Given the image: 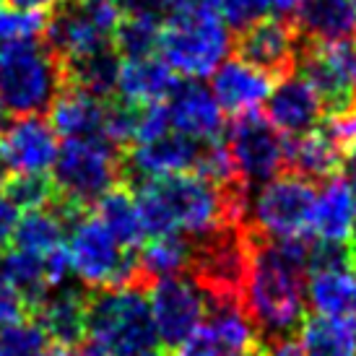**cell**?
<instances>
[{"instance_id":"ffe728a7","label":"cell","mask_w":356,"mask_h":356,"mask_svg":"<svg viewBox=\"0 0 356 356\" xmlns=\"http://www.w3.org/2000/svg\"><path fill=\"white\" fill-rule=\"evenodd\" d=\"M273 76L266 70L250 65L248 60H224L213 73L211 91L218 99L224 112L232 115H245V112H257L263 107L273 91Z\"/></svg>"},{"instance_id":"277c9868","label":"cell","mask_w":356,"mask_h":356,"mask_svg":"<svg viewBox=\"0 0 356 356\" xmlns=\"http://www.w3.org/2000/svg\"><path fill=\"white\" fill-rule=\"evenodd\" d=\"M65 86V65L47 44L21 42L0 50V112L42 115Z\"/></svg>"},{"instance_id":"484cf974","label":"cell","mask_w":356,"mask_h":356,"mask_svg":"<svg viewBox=\"0 0 356 356\" xmlns=\"http://www.w3.org/2000/svg\"><path fill=\"white\" fill-rule=\"evenodd\" d=\"M354 294L356 263L315 268L307 273V305L315 309V315L348 317L351 320Z\"/></svg>"},{"instance_id":"cb8c5ba5","label":"cell","mask_w":356,"mask_h":356,"mask_svg":"<svg viewBox=\"0 0 356 356\" xmlns=\"http://www.w3.org/2000/svg\"><path fill=\"white\" fill-rule=\"evenodd\" d=\"M104 118L107 102L76 86H65L50 107V125L63 140L102 136Z\"/></svg>"},{"instance_id":"e0dca14e","label":"cell","mask_w":356,"mask_h":356,"mask_svg":"<svg viewBox=\"0 0 356 356\" xmlns=\"http://www.w3.org/2000/svg\"><path fill=\"white\" fill-rule=\"evenodd\" d=\"M309 237L327 245H356V179L333 175L315 195Z\"/></svg>"},{"instance_id":"6da1fadb","label":"cell","mask_w":356,"mask_h":356,"mask_svg":"<svg viewBox=\"0 0 356 356\" xmlns=\"http://www.w3.org/2000/svg\"><path fill=\"white\" fill-rule=\"evenodd\" d=\"M250 185H218L198 172L138 182L136 200L149 237L185 234L203 239L229 224H245Z\"/></svg>"},{"instance_id":"5bb4252c","label":"cell","mask_w":356,"mask_h":356,"mask_svg":"<svg viewBox=\"0 0 356 356\" xmlns=\"http://www.w3.org/2000/svg\"><path fill=\"white\" fill-rule=\"evenodd\" d=\"M58 133L40 115L10 120L0 130V161L6 175H47L55 167Z\"/></svg>"},{"instance_id":"8fae6325","label":"cell","mask_w":356,"mask_h":356,"mask_svg":"<svg viewBox=\"0 0 356 356\" xmlns=\"http://www.w3.org/2000/svg\"><path fill=\"white\" fill-rule=\"evenodd\" d=\"M224 146L229 151L237 179L245 185H263L286 169V138L260 112L234 115L224 130Z\"/></svg>"},{"instance_id":"f6af8a7d","label":"cell","mask_w":356,"mask_h":356,"mask_svg":"<svg viewBox=\"0 0 356 356\" xmlns=\"http://www.w3.org/2000/svg\"><path fill=\"white\" fill-rule=\"evenodd\" d=\"M10 6L24 10H34V13H44V10H55L58 6H63L65 0H8Z\"/></svg>"},{"instance_id":"9c48e42d","label":"cell","mask_w":356,"mask_h":356,"mask_svg":"<svg viewBox=\"0 0 356 356\" xmlns=\"http://www.w3.org/2000/svg\"><path fill=\"white\" fill-rule=\"evenodd\" d=\"M315 188L297 175H278L250 190L245 224L266 239L309 237Z\"/></svg>"},{"instance_id":"4316f807","label":"cell","mask_w":356,"mask_h":356,"mask_svg":"<svg viewBox=\"0 0 356 356\" xmlns=\"http://www.w3.org/2000/svg\"><path fill=\"white\" fill-rule=\"evenodd\" d=\"M94 216L107 227V232L122 248L136 250L149 237L146 227H143V218H140L136 193H130L125 185H115L112 190H107L94 203Z\"/></svg>"},{"instance_id":"2e32d148","label":"cell","mask_w":356,"mask_h":356,"mask_svg":"<svg viewBox=\"0 0 356 356\" xmlns=\"http://www.w3.org/2000/svg\"><path fill=\"white\" fill-rule=\"evenodd\" d=\"M203 149H206V143L188 138L177 130H169L167 136L151 140V143L133 146L128 159H125V172L136 182L195 172L200 156H203Z\"/></svg>"},{"instance_id":"f35d334b","label":"cell","mask_w":356,"mask_h":356,"mask_svg":"<svg viewBox=\"0 0 356 356\" xmlns=\"http://www.w3.org/2000/svg\"><path fill=\"white\" fill-rule=\"evenodd\" d=\"M172 356H229V351L224 348L221 338L216 336V330L203 320V325L188 336L179 346L172 348Z\"/></svg>"},{"instance_id":"7c38bea8","label":"cell","mask_w":356,"mask_h":356,"mask_svg":"<svg viewBox=\"0 0 356 356\" xmlns=\"http://www.w3.org/2000/svg\"><path fill=\"white\" fill-rule=\"evenodd\" d=\"M149 302L159 343L164 348L179 346L193 336L208 312L206 291L193 276H167L149 284Z\"/></svg>"},{"instance_id":"30bf717a","label":"cell","mask_w":356,"mask_h":356,"mask_svg":"<svg viewBox=\"0 0 356 356\" xmlns=\"http://www.w3.org/2000/svg\"><path fill=\"white\" fill-rule=\"evenodd\" d=\"M122 8L115 0H70L52 10L47 19V47L63 63L79 60L115 44V31Z\"/></svg>"},{"instance_id":"603a6c76","label":"cell","mask_w":356,"mask_h":356,"mask_svg":"<svg viewBox=\"0 0 356 356\" xmlns=\"http://www.w3.org/2000/svg\"><path fill=\"white\" fill-rule=\"evenodd\" d=\"M177 83V73L169 68L161 55L120 60L118 94L120 99L133 107L167 102Z\"/></svg>"},{"instance_id":"f1b7e54d","label":"cell","mask_w":356,"mask_h":356,"mask_svg":"<svg viewBox=\"0 0 356 356\" xmlns=\"http://www.w3.org/2000/svg\"><path fill=\"white\" fill-rule=\"evenodd\" d=\"M307 356H356V323L348 317L312 315L302 323Z\"/></svg>"},{"instance_id":"681fc988","label":"cell","mask_w":356,"mask_h":356,"mask_svg":"<svg viewBox=\"0 0 356 356\" xmlns=\"http://www.w3.org/2000/svg\"><path fill=\"white\" fill-rule=\"evenodd\" d=\"M351 320L356 323V294H354V309H351Z\"/></svg>"},{"instance_id":"d6a6232c","label":"cell","mask_w":356,"mask_h":356,"mask_svg":"<svg viewBox=\"0 0 356 356\" xmlns=\"http://www.w3.org/2000/svg\"><path fill=\"white\" fill-rule=\"evenodd\" d=\"M47 31V16L34 10L16 8L10 3H0V44H21L37 42Z\"/></svg>"},{"instance_id":"6f0895ef","label":"cell","mask_w":356,"mask_h":356,"mask_svg":"<svg viewBox=\"0 0 356 356\" xmlns=\"http://www.w3.org/2000/svg\"><path fill=\"white\" fill-rule=\"evenodd\" d=\"M156 356H159V354H156Z\"/></svg>"},{"instance_id":"4fadbf2b","label":"cell","mask_w":356,"mask_h":356,"mask_svg":"<svg viewBox=\"0 0 356 356\" xmlns=\"http://www.w3.org/2000/svg\"><path fill=\"white\" fill-rule=\"evenodd\" d=\"M354 63L356 42H327V44H309L302 42L299 68L330 115H341L354 107Z\"/></svg>"},{"instance_id":"d6986e66","label":"cell","mask_w":356,"mask_h":356,"mask_svg":"<svg viewBox=\"0 0 356 356\" xmlns=\"http://www.w3.org/2000/svg\"><path fill=\"white\" fill-rule=\"evenodd\" d=\"M266 107V118L289 138L315 130L317 122L327 118V109L320 99V94L302 73L299 76L291 73V76L278 79V83L268 97Z\"/></svg>"},{"instance_id":"ee69618b","label":"cell","mask_w":356,"mask_h":356,"mask_svg":"<svg viewBox=\"0 0 356 356\" xmlns=\"http://www.w3.org/2000/svg\"><path fill=\"white\" fill-rule=\"evenodd\" d=\"M167 6L169 0H125L122 10H130V13H159V16H164Z\"/></svg>"},{"instance_id":"8992f818","label":"cell","mask_w":356,"mask_h":356,"mask_svg":"<svg viewBox=\"0 0 356 356\" xmlns=\"http://www.w3.org/2000/svg\"><path fill=\"white\" fill-rule=\"evenodd\" d=\"M65 250H68L70 273L83 286L109 289L128 284L149 286L140 276L138 257L128 248H122L94 213L81 211L70 218Z\"/></svg>"},{"instance_id":"7a4b0ae2","label":"cell","mask_w":356,"mask_h":356,"mask_svg":"<svg viewBox=\"0 0 356 356\" xmlns=\"http://www.w3.org/2000/svg\"><path fill=\"white\" fill-rule=\"evenodd\" d=\"M309 250L312 237L266 239L252 232L242 307L260 338L291 336L305 323Z\"/></svg>"},{"instance_id":"db71d44e","label":"cell","mask_w":356,"mask_h":356,"mask_svg":"<svg viewBox=\"0 0 356 356\" xmlns=\"http://www.w3.org/2000/svg\"><path fill=\"white\" fill-rule=\"evenodd\" d=\"M237 356H255V351H252V354H237Z\"/></svg>"},{"instance_id":"8d00e7d4","label":"cell","mask_w":356,"mask_h":356,"mask_svg":"<svg viewBox=\"0 0 356 356\" xmlns=\"http://www.w3.org/2000/svg\"><path fill=\"white\" fill-rule=\"evenodd\" d=\"M270 10V0H221V19L232 31H245L263 21Z\"/></svg>"},{"instance_id":"d590c367","label":"cell","mask_w":356,"mask_h":356,"mask_svg":"<svg viewBox=\"0 0 356 356\" xmlns=\"http://www.w3.org/2000/svg\"><path fill=\"white\" fill-rule=\"evenodd\" d=\"M136 125H138V107L128 102H112L107 104V118H104V138L115 143L118 149H125L136 140Z\"/></svg>"},{"instance_id":"74e56055","label":"cell","mask_w":356,"mask_h":356,"mask_svg":"<svg viewBox=\"0 0 356 356\" xmlns=\"http://www.w3.org/2000/svg\"><path fill=\"white\" fill-rule=\"evenodd\" d=\"M169 130H175V128H172L167 102H156V104L138 107V125H136V140H133V146L151 143V140L167 136Z\"/></svg>"},{"instance_id":"f5cc1de1","label":"cell","mask_w":356,"mask_h":356,"mask_svg":"<svg viewBox=\"0 0 356 356\" xmlns=\"http://www.w3.org/2000/svg\"><path fill=\"white\" fill-rule=\"evenodd\" d=\"M0 130H3V112H0Z\"/></svg>"},{"instance_id":"44dd1931","label":"cell","mask_w":356,"mask_h":356,"mask_svg":"<svg viewBox=\"0 0 356 356\" xmlns=\"http://www.w3.org/2000/svg\"><path fill=\"white\" fill-rule=\"evenodd\" d=\"M31 309H34V320L58 346L76 348L86 336L89 294H83L79 286L63 284V286L52 289L50 294L40 299Z\"/></svg>"},{"instance_id":"4dcf8cb0","label":"cell","mask_w":356,"mask_h":356,"mask_svg":"<svg viewBox=\"0 0 356 356\" xmlns=\"http://www.w3.org/2000/svg\"><path fill=\"white\" fill-rule=\"evenodd\" d=\"M164 16L159 13H130L122 10L118 31H115V47L120 58H149L156 55L161 44Z\"/></svg>"},{"instance_id":"11a10c76","label":"cell","mask_w":356,"mask_h":356,"mask_svg":"<svg viewBox=\"0 0 356 356\" xmlns=\"http://www.w3.org/2000/svg\"><path fill=\"white\" fill-rule=\"evenodd\" d=\"M354 252H356V245H354Z\"/></svg>"},{"instance_id":"3957f363","label":"cell","mask_w":356,"mask_h":356,"mask_svg":"<svg viewBox=\"0 0 356 356\" xmlns=\"http://www.w3.org/2000/svg\"><path fill=\"white\" fill-rule=\"evenodd\" d=\"M149 286L97 289L86 309V338L109 356H156L161 343L151 315Z\"/></svg>"},{"instance_id":"7bdbcfd3","label":"cell","mask_w":356,"mask_h":356,"mask_svg":"<svg viewBox=\"0 0 356 356\" xmlns=\"http://www.w3.org/2000/svg\"><path fill=\"white\" fill-rule=\"evenodd\" d=\"M255 356H307L302 341L291 336H276V338H260Z\"/></svg>"},{"instance_id":"e575fe53","label":"cell","mask_w":356,"mask_h":356,"mask_svg":"<svg viewBox=\"0 0 356 356\" xmlns=\"http://www.w3.org/2000/svg\"><path fill=\"white\" fill-rule=\"evenodd\" d=\"M6 190L21 211H34L55 203V185L47 179V175H13L6 182Z\"/></svg>"},{"instance_id":"b9f144b4","label":"cell","mask_w":356,"mask_h":356,"mask_svg":"<svg viewBox=\"0 0 356 356\" xmlns=\"http://www.w3.org/2000/svg\"><path fill=\"white\" fill-rule=\"evenodd\" d=\"M325 128L343 143V149L356 151V104L341 115H330Z\"/></svg>"},{"instance_id":"bcb514c9","label":"cell","mask_w":356,"mask_h":356,"mask_svg":"<svg viewBox=\"0 0 356 356\" xmlns=\"http://www.w3.org/2000/svg\"><path fill=\"white\" fill-rule=\"evenodd\" d=\"M302 3L305 0H270V8L276 10L278 16H284V19H294V13H297L299 8H302Z\"/></svg>"},{"instance_id":"ac0fdd59","label":"cell","mask_w":356,"mask_h":356,"mask_svg":"<svg viewBox=\"0 0 356 356\" xmlns=\"http://www.w3.org/2000/svg\"><path fill=\"white\" fill-rule=\"evenodd\" d=\"M172 128L195 138L200 143H216L224 138V109L213 97V91L203 86L198 79L177 83L167 99Z\"/></svg>"},{"instance_id":"83f0119b","label":"cell","mask_w":356,"mask_h":356,"mask_svg":"<svg viewBox=\"0 0 356 356\" xmlns=\"http://www.w3.org/2000/svg\"><path fill=\"white\" fill-rule=\"evenodd\" d=\"M195 242H190L185 234H159L140 245L138 268L146 284L156 278L182 276V270L193 266Z\"/></svg>"},{"instance_id":"7dc6e473","label":"cell","mask_w":356,"mask_h":356,"mask_svg":"<svg viewBox=\"0 0 356 356\" xmlns=\"http://www.w3.org/2000/svg\"><path fill=\"white\" fill-rule=\"evenodd\" d=\"M70 356H109V354H104L99 346H94V343L86 341V346H76L70 351Z\"/></svg>"},{"instance_id":"f907efd6","label":"cell","mask_w":356,"mask_h":356,"mask_svg":"<svg viewBox=\"0 0 356 356\" xmlns=\"http://www.w3.org/2000/svg\"><path fill=\"white\" fill-rule=\"evenodd\" d=\"M354 97H356V63H354Z\"/></svg>"},{"instance_id":"7402d4cb","label":"cell","mask_w":356,"mask_h":356,"mask_svg":"<svg viewBox=\"0 0 356 356\" xmlns=\"http://www.w3.org/2000/svg\"><path fill=\"white\" fill-rule=\"evenodd\" d=\"M346 154L343 143L325 125H317L315 130L286 140V169L289 175H297L307 182L327 179L343 169Z\"/></svg>"},{"instance_id":"9f6ffc18","label":"cell","mask_w":356,"mask_h":356,"mask_svg":"<svg viewBox=\"0 0 356 356\" xmlns=\"http://www.w3.org/2000/svg\"><path fill=\"white\" fill-rule=\"evenodd\" d=\"M0 3H3V0H0Z\"/></svg>"},{"instance_id":"ab89813d","label":"cell","mask_w":356,"mask_h":356,"mask_svg":"<svg viewBox=\"0 0 356 356\" xmlns=\"http://www.w3.org/2000/svg\"><path fill=\"white\" fill-rule=\"evenodd\" d=\"M26 312H29L26 297L21 294L16 284L0 268V327L10 325V323H19V320H26Z\"/></svg>"},{"instance_id":"816d5d0a","label":"cell","mask_w":356,"mask_h":356,"mask_svg":"<svg viewBox=\"0 0 356 356\" xmlns=\"http://www.w3.org/2000/svg\"><path fill=\"white\" fill-rule=\"evenodd\" d=\"M351 3V8H354V13H356V0H348Z\"/></svg>"},{"instance_id":"c3c4849f","label":"cell","mask_w":356,"mask_h":356,"mask_svg":"<svg viewBox=\"0 0 356 356\" xmlns=\"http://www.w3.org/2000/svg\"><path fill=\"white\" fill-rule=\"evenodd\" d=\"M40 356H70V351L65 346H58V343H50Z\"/></svg>"},{"instance_id":"5b68a950","label":"cell","mask_w":356,"mask_h":356,"mask_svg":"<svg viewBox=\"0 0 356 356\" xmlns=\"http://www.w3.org/2000/svg\"><path fill=\"white\" fill-rule=\"evenodd\" d=\"M125 159L104 136L63 140L52 167L55 198L73 208H86L120 185Z\"/></svg>"},{"instance_id":"52a82bcc","label":"cell","mask_w":356,"mask_h":356,"mask_svg":"<svg viewBox=\"0 0 356 356\" xmlns=\"http://www.w3.org/2000/svg\"><path fill=\"white\" fill-rule=\"evenodd\" d=\"M252 257V229L229 224L195 242L190 276L206 291L208 302H242Z\"/></svg>"},{"instance_id":"f546056e","label":"cell","mask_w":356,"mask_h":356,"mask_svg":"<svg viewBox=\"0 0 356 356\" xmlns=\"http://www.w3.org/2000/svg\"><path fill=\"white\" fill-rule=\"evenodd\" d=\"M120 55L118 50H99L83 55L79 60L63 63L65 65V79L68 86L83 89L99 97V99H109L112 94H118V79H120Z\"/></svg>"},{"instance_id":"60d3db41","label":"cell","mask_w":356,"mask_h":356,"mask_svg":"<svg viewBox=\"0 0 356 356\" xmlns=\"http://www.w3.org/2000/svg\"><path fill=\"white\" fill-rule=\"evenodd\" d=\"M19 218H21V208L13 203L6 185H0V252L8 250V245L13 242Z\"/></svg>"},{"instance_id":"9a60e30c","label":"cell","mask_w":356,"mask_h":356,"mask_svg":"<svg viewBox=\"0 0 356 356\" xmlns=\"http://www.w3.org/2000/svg\"><path fill=\"white\" fill-rule=\"evenodd\" d=\"M237 52L250 65L266 70L273 79L291 76L299 68L302 55V37H299L294 21L284 19H263L255 26L239 31Z\"/></svg>"},{"instance_id":"ba28073f","label":"cell","mask_w":356,"mask_h":356,"mask_svg":"<svg viewBox=\"0 0 356 356\" xmlns=\"http://www.w3.org/2000/svg\"><path fill=\"white\" fill-rule=\"evenodd\" d=\"M229 50L232 34L221 16H164L159 55L179 76H213Z\"/></svg>"},{"instance_id":"d4e9b609","label":"cell","mask_w":356,"mask_h":356,"mask_svg":"<svg viewBox=\"0 0 356 356\" xmlns=\"http://www.w3.org/2000/svg\"><path fill=\"white\" fill-rule=\"evenodd\" d=\"M291 21L302 42L309 44L346 42L356 37V13L348 0H305Z\"/></svg>"},{"instance_id":"1f68e13d","label":"cell","mask_w":356,"mask_h":356,"mask_svg":"<svg viewBox=\"0 0 356 356\" xmlns=\"http://www.w3.org/2000/svg\"><path fill=\"white\" fill-rule=\"evenodd\" d=\"M0 268L6 270V276L16 284L21 294L29 302V309L40 299H44L52 289V278H50V268H47V257L31 255V252H24V250L10 248L3 260H0Z\"/></svg>"},{"instance_id":"836d02e7","label":"cell","mask_w":356,"mask_h":356,"mask_svg":"<svg viewBox=\"0 0 356 356\" xmlns=\"http://www.w3.org/2000/svg\"><path fill=\"white\" fill-rule=\"evenodd\" d=\"M50 343V336L37 320H19L0 327V356H40Z\"/></svg>"}]
</instances>
